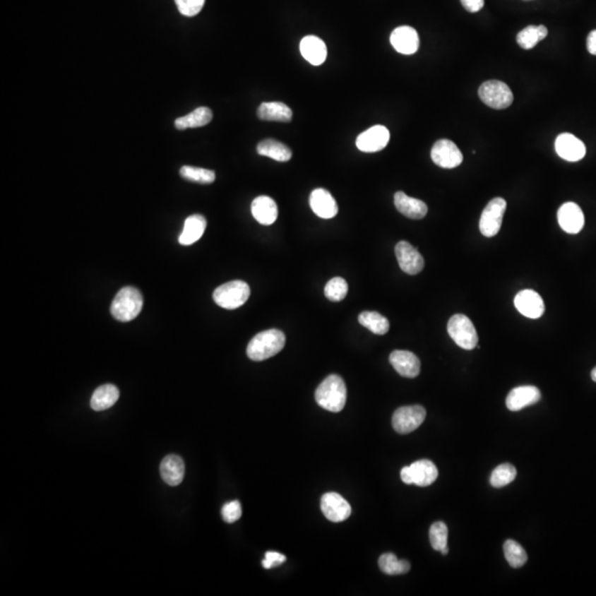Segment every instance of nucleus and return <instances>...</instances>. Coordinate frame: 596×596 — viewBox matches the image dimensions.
<instances>
[{
  "label": "nucleus",
  "mask_w": 596,
  "mask_h": 596,
  "mask_svg": "<svg viewBox=\"0 0 596 596\" xmlns=\"http://www.w3.org/2000/svg\"><path fill=\"white\" fill-rule=\"evenodd\" d=\"M251 211L254 219L263 225H273L278 219V205L268 196H260L253 200Z\"/></svg>",
  "instance_id": "23"
},
{
  "label": "nucleus",
  "mask_w": 596,
  "mask_h": 596,
  "mask_svg": "<svg viewBox=\"0 0 596 596\" xmlns=\"http://www.w3.org/2000/svg\"><path fill=\"white\" fill-rule=\"evenodd\" d=\"M390 364L400 376L415 378L421 371V362L413 352L407 350H394L390 354Z\"/></svg>",
  "instance_id": "20"
},
{
  "label": "nucleus",
  "mask_w": 596,
  "mask_h": 596,
  "mask_svg": "<svg viewBox=\"0 0 596 596\" xmlns=\"http://www.w3.org/2000/svg\"><path fill=\"white\" fill-rule=\"evenodd\" d=\"M242 515V508L238 501L225 503L222 507V517L225 523H232L239 520Z\"/></svg>",
  "instance_id": "39"
},
{
  "label": "nucleus",
  "mask_w": 596,
  "mask_h": 596,
  "mask_svg": "<svg viewBox=\"0 0 596 596\" xmlns=\"http://www.w3.org/2000/svg\"><path fill=\"white\" fill-rule=\"evenodd\" d=\"M321 511L328 520L341 523L352 515V506L342 496L337 493H327L321 497Z\"/></svg>",
  "instance_id": "12"
},
{
  "label": "nucleus",
  "mask_w": 596,
  "mask_h": 596,
  "mask_svg": "<svg viewBox=\"0 0 596 596\" xmlns=\"http://www.w3.org/2000/svg\"><path fill=\"white\" fill-rule=\"evenodd\" d=\"M207 227V220L201 215H190L186 219L184 230L179 237L181 245H191L201 239Z\"/></svg>",
  "instance_id": "26"
},
{
  "label": "nucleus",
  "mask_w": 596,
  "mask_h": 596,
  "mask_svg": "<svg viewBox=\"0 0 596 596\" xmlns=\"http://www.w3.org/2000/svg\"><path fill=\"white\" fill-rule=\"evenodd\" d=\"M460 3L468 13H475L483 9L485 0H460Z\"/></svg>",
  "instance_id": "41"
},
{
  "label": "nucleus",
  "mask_w": 596,
  "mask_h": 596,
  "mask_svg": "<svg viewBox=\"0 0 596 596\" xmlns=\"http://www.w3.org/2000/svg\"><path fill=\"white\" fill-rule=\"evenodd\" d=\"M506 209L507 203L503 198H494L490 200L483 210L479 220V230L484 237L493 238L501 231Z\"/></svg>",
  "instance_id": "8"
},
{
  "label": "nucleus",
  "mask_w": 596,
  "mask_h": 596,
  "mask_svg": "<svg viewBox=\"0 0 596 596\" xmlns=\"http://www.w3.org/2000/svg\"><path fill=\"white\" fill-rule=\"evenodd\" d=\"M178 11L186 17H193L203 11L205 0H174Z\"/></svg>",
  "instance_id": "38"
},
{
  "label": "nucleus",
  "mask_w": 596,
  "mask_h": 596,
  "mask_svg": "<svg viewBox=\"0 0 596 596\" xmlns=\"http://www.w3.org/2000/svg\"><path fill=\"white\" fill-rule=\"evenodd\" d=\"M439 476V470L434 463L429 460H421L405 466L401 470V479L407 485H417L427 487L432 485Z\"/></svg>",
  "instance_id": "7"
},
{
  "label": "nucleus",
  "mask_w": 596,
  "mask_h": 596,
  "mask_svg": "<svg viewBox=\"0 0 596 596\" xmlns=\"http://www.w3.org/2000/svg\"><path fill=\"white\" fill-rule=\"evenodd\" d=\"M379 566L380 570L388 576L405 574L411 568V564L407 560H399L393 554H382L379 559Z\"/></svg>",
  "instance_id": "32"
},
{
  "label": "nucleus",
  "mask_w": 596,
  "mask_h": 596,
  "mask_svg": "<svg viewBox=\"0 0 596 596\" xmlns=\"http://www.w3.org/2000/svg\"><path fill=\"white\" fill-rule=\"evenodd\" d=\"M541 392L535 386H521L511 390L506 399L508 410L513 412L520 411L525 407L536 405L540 401Z\"/></svg>",
  "instance_id": "17"
},
{
  "label": "nucleus",
  "mask_w": 596,
  "mask_h": 596,
  "mask_svg": "<svg viewBox=\"0 0 596 596\" xmlns=\"http://www.w3.org/2000/svg\"><path fill=\"white\" fill-rule=\"evenodd\" d=\"M447 331L455 344L465 350L476 348L478 344V335L474 323L463 314H456L451 317L447 323Z\"/></svg>",
  "instance_id": "5"
},
{
  "label": "nucleus",
  "mask_w": 596,
  "mask_h": 596,
  "mask_svg": "<svg viewBox=\"0 0 596 596\" xmlns=\"http://www.w3.org/2000/svg\"><path fill=\"white\" fill-rule=\"evenodd\" d=\"M558 221L564 232L576 234L584 227L583 211L576 203H564L559 209Z\"/></svg>",
  "instance_id": "18"
},
{
  "label": "nucleus",
  "mask_w": 596,
  "mask_h": 596,
  "mask_svg": "<svg viewBox=\"0 0 596 596\" xmlns=\"http://www.w3.org/2000/svg\"><path fill=\"white\" fill-rule=\"evenodd\" d=\"M556 152L566 162H578L583 160L586 154L585 145L574 135L564 133L556 139Z\"/></svg>",
  "instance_id": "14"
},
{
  "label": "nucleus",
  "mask_w": 596,
  "mask_h": 596,
  "mask_svg": "<svg viewBox=\"0 0 596 596\" xmlns=\"http://www.w3.org/2000/svg\"><path fill=\"white\" fill-rule=\"evenodd\" d=\"M119 391L113 384H104L97 388L92 395L91 407L95 411H104L117 403Z\"/></svg>",
  "instance_id": "29"
},
{
  "label": "nucleus",
  "mask_w": 596,
  "mask_h": 596,
  "mask_svg": "<svg viewBox=\"0 0 596 596\" xmlns=\"http://www.w3.org/2000/svg\"><path fill=\"white\" fill-rule=\"evenodd\" d=\"M286 561V556L284 554L274 552V551H268L266 554V559L263 560L262 566L264 568H272L275 566H280Z\"/></svg>",
  "instance_id": "40"
},
{
  "label": "nucleus",
  "mask_w": 596,
  "mask_h": 596,
  "mask_svg": "<svg viewBox=\"0 0 596 596\" xmlns=\"http://www.w3.org/2000/svg\"><path fill=\"white\" fill-rule=\"evenodd\" d=\"M447 538H448V529L443 521H437L433 523L429 529V542L434 550L440 551L442 554H448V546H447Z\"/></svg>",
  "instance_id": "33"
},
{
  "label": "nucleus",
  "mask_w": 596,
  "mask_h": 596,
  "mask_svg": "<svg viewBox=\"0 0 596 596\" xmlns=\"http://www.w3.org/2000/svg\"><path fill=\"white\" fill-rule=\"evenodd\" d=\"M586 47L590 54L596 56V30L591 31L586 39Z\"/></svg>",
  "instance_id": "42"
},
{
  "label": "nucleus",
  "mask_w": 596,
  "mask_h": 596,
  "mask_svg": "<svg viewBox=\"0 0 596 596\" xmlns=\"http://www.w3.org/2000/svg\"><path fill=\"white\" fill-rule=\"evenodd\" d=\"M515 306L519 313L528 318H540L544 313V303L541 296L532 290H523L515 297Z\"/></svg>",
  "instance_id": "16"
},
{
  "label": "nucleus",
  "mask_w": 596,
  "mask_h": 596,
  "mask_svg": "<svg viewBox=\"0 0 596 596\" xmlns=\"http://www.w3.org/2000/svg\"><path fill=\"white\" fill-rule=\"evenodd\" d=\"M547 36H548V28L546 25H528L517 35V43L520 48L530 50L543 39H546Z\"/></svg>",
  "instance_id": "30"
},
{
  "label": "nucleus",
  "mask_w": 596,
  "mask_h": 596,
  "mask_svg": "<svg viewBox=\"0 0 596 596\" xmlns=\"http://www.w3.org/2000/svg\"><path fill=\"white\" fill-rule=\"evenodd\" d=\"M390 42L399 54L407 56L415 54L419 50V35L415 28L409 25H402L394 29L390 37Z\"/></svg>",
  "instance_id": "15"
},
{
  "label": "nucleus",
  "mask_w": 596,
  "mask_h": 596,
  "mask_svg": "<svg viewBox=\"0 0 596 596\" xmlns=\"http://www.w3.org/2000/svg\"><path fill=\"white\" fill-rule=\"evenodd\" d=\"M478 95L484 104L494 109H505L513 102V94L509 86L501 81L491 80L482 84Z\"/></svg>",
  "instance_id": "6"
},
{
  "label": "nucleus",
  "mask_w": 596,
  "mask_h": 596,
  "mask_svg": "<svg viewBox=\"0 0 596 596\" xmlns=\"http://www.w3.org/2000/svg\"><path fill=\"white\" fill-rule=\"evenodd\" d=\"M358 321L376 335H386L390 329L389 321L376 311H364L359 315Z\"/></svg>",
  "instance_id": "31"
},
{
  "label": "nucleus",
  "mask_w": 596,
  "mask_h": 596,
  "mask_svg": "<svg viewBox=\"0 0 596 596\" xmlns=\"http://www.w3.org/2000/svg\"><path fill=\"white\" fill-rule=\"evenodd\" d=\"M431 158L439 167L452 169L460 166L464 160L462 152L450 139H440L431 150Z\"/></svg>",
  "instance_id": "10"
},
{
  "label": "nucleus",
  "mask_w": 596,
  "mask_h": 596,
  "mask_svg": "<svg viewBox=\"0 0 596 596\" xmlns=\"http://www.w3.org/2000/svg\"><path fill=\"white\" fill-rule=\"evenodd\" d=\"M503 552H505L506 560L511 568H521L528 560L525 549L517 541L511 540V539L506 541L503 544Z\"/></svg>",
  "instance_id": "34"
},
{
  "label": "nucleus",
  "mask_w": 596,
  "mask_h": 596,
  "mask_svg": "<svg viewBox=\"0 0 596 596\" xmlns=\"http://www.w3.org/2000/svg\"><path fill=\"white\" fill-rule=\"evenodd\" d=\"M348 294V284L341 278H334L325 286V295L331 302H340Z\"/></svg>",
  "instance_id": "37"
},
{
  "label": "nucleus",
  "mask_w": 596,
  "mask_h": 596,
  "mask_svg": "<svg viewBox=\"0 0 596 596\" xmlns=\"http://www.w3.org/2000/svg\"><path fill=\"white\" fill-rule=\"evenodd\" d=\"M591 378H592V380H593L594 382H596V366H595V368H594L593 370H592Z\"/></svg>",
  "instance_id": "43"
},
{
  "label": "nucleus",
  "mask_w": 596,
  "mask_h": 596,
  "mask_svg": "<svg viewBox=\"0 0 596 596\" xmlns=\"http://www.w3.org/2000/svg\"><path fill=\"white\" fill-rule=\"evenodd\" d=\"M213 119V111L209 107H198L186 117H179L174 121V126L179 131L187 129H196L209 124Z\"/></svg>",
  "instance_id": "28"
},
{
  "label": "nucleus",
  "mask_w": 596,
  "mask_h": 596,
  "mask_svg": "<svg viewBox=\"0 0 596 596\" xmlns=\"http://www.w3.org/2000/svg\"><path fill=\"white\" fill-rule=\"evenodd\" d=\"M143 309V296L135 287L121 288L111 305L114 318L119 321H131L138 316Z\"/></svg>",
  "instance_id": "3"
},
{
  "label": "nucleus",
  "mask_w": 596,
  "mask_h": 596,
  "mask_svg": "<svg viewBox=\"0 0 596 596\" xmlns=\"http://www.w3.org/2000/svg\"><path fill=\"white\" fill-rule=\"evenodd\" d=\"M160 474L168 485L178 486L185 476V463L177 455H168L160 464Z\"/></svg>",
  "instance_id": "24"
},
{
  "label": "nucleus",
  "mask_w": 596,
  "mask_h": 596,
  "mask_svg": "<svg viewBox=\"0 0 596 596\" xmlns=\"http://www.w3.org/2000/svg\"><path fill=\"white\" fill-rule=\"evenodd\" d=\"M251 290L243 280H231L215 288L213 299L225 309H237L244 305L250 297Z\"/></svg>",
  "instance_id": "4"
},
{
  "label": "nucleus",
  "mask_w": 596,
  "mask_h": 596,
  "mask_svg": "<svg viewBox=\"0 0 596 596\" xmlns=\"http://www.w3.org/2000/svg\"><path fill=\"white\" fill-rule=\"evenodd\" d=\"M394 205L400 213L415 220L423 219L427 213V203L422 200L409 197L403 191H398L394 195Z\"/></svg>",
  "instance_id": "21"
},
{
  "label": "nucleus",
  "mask_w": 596,
  "mask_h": 596,
  "mask_svg": "<svg viewBox=\"0 0 596 596\" xmlns=\"http://www.w3.org/2000/svg\"><path fill=\"white\" fill-rule=\"evenodd\" d=\"M180 176L192 182L198 184H213L215 180V174L213 170L205 169V168L192 167V166H184L180 169Z\"/></svg>",
  "instance_id": "36"
},
{
  "label": "nucleus",
  "mask_w": 596,
  "mask_h": 596,
  "mask_svg": "<svg viewBox=\"0 0 596 596\" xmlns=\"http://www.w3.org/2000/svg\"><path fill=\"white\" fill-rule=\"evenodd\" d=\"M395 256L400 268L409 275H417L424 268V258L421 253L407 241L395 245Z\"/></svg>",
  "instance_id": "11"
},
{
  "label": "nucleus",
  "mask_w": 596,
  "mask_h": 596,
  "mask_svg": "<svg viewBox=\"0 0 596 596\" xmlns=\"http://www.w3.org/2000/svg\"><path fill=\"white\" fill-rule=\"evenodd\" d=\"M315 399L323 409L334 413L340 412L347 401V388L344 380L337 374L327 376L317 388Z\"/></svg>",
  "instance_id": "2"
},
{
  "label": "nucleus",
  "mask_w": 596,
  "mask_h": 596,
  "mask_svg": "<svg viewBox=\"0 0 596 596\" xmlns=\"http://www.w3.org/2000/svg\"><path fill=\"white\" fill-rule=\"evenodd\" d=\"M389 141V129L382 125H376L359 135L356 145L362 152L376 153L386 148Z\"/></svg>",
  "instance_id": "13"
},
{
  "label": "nucleus",
  "mask_w": 596,
  "mask_h": 596,
  "mask_svg": "<svg viewBox=\"0 0 596 596\" xmlns=\"http://www.w3.org/2000/svg\"><path fill=\"white\" fill-rule=\"evenodd\" d=\"M427 417V411L421 405L401 407L394 412L392 427L400 434H407L421 427Z\"/></svg>",
  "instance_id": "9"
},
{
  "label": "nucleus",
  "mask_w": 596,
  "mask_h": 596,
  "mask_svg": "<svg viewBox=\"0 0 596 596\" xmlns=\"http://www.w3.org/2000/svg\"><path fill=\"white\" fill-rule=\"evenodd\" d=\"M258 154L261 156L268 157L276 162H285L292 158L291 149L283 143L278 142L275 139H266L258 143L256 147Z\"/></svg>",
  "instance_id": "27"
},
{
  "label": "nucleus",
  "mask_w": 596,
  "mask_h": 596,
  "mask_svg": "<svg viewBox=\"0 0 596 596\" xmlns=\"http://www.w3.org/2000/svg\"><path fill=\"white\" fill-rule=\"evenodd\" d=\"M301 54L313 66H321L327 58L326 43L316 36H306L302 39Z\"/></svg>",
  "instance_id": "22"
},
{
  "label": "nucleus",
  "mask_w": 596,
  "mask_h": 596,
  "mask_svg": "<svg viewBox=\"0 0 596 596\" xmlns=\"http://www.w3.org/2000/svg\"><path fill=\"white\" fill-rule=\"evenodd\" d=\"M309 205L315 215L321 219H331L338 213L336 200L326 189L318 188L314 190L309 197Z\"/></svg>",
  "instance_id": "19"
},
{
  "label": "nucleus",
  "mask_w": 596,
  "mask_h": 596,
  "mask_svg": "<svg viewBox=\"0 0 596 596\" xmlns=\"http://www.w3.org/2000/svg\"><path fill=\"white\" fill-rule=\"evenodd\" d=\"M285 335L278 329L261 331L249 342L246 354L253 362H263L278 354L285 346Z\"/></svg>",
  "instance_id": "1"
},
{
  "label": "nucleus",
  "mask_w": 596,
  "mask_h": 596,
  "mask_svg": "<svg viewBox=\"0 0 596 596\" xmlns=\"http://www.w3.org/2000/svg\"><path fill=\"white\" fill-rule=\"evenodd\" d=\"M517 476V470L509 463L497 466L490 476V485L495 488H501L513 483Z\"/></svg>",
  "instance_id": "35"
},
{
  "label": "nucleus",
  "mask_w": 596,
  "mask_h": 596,
  "mask_svg": "<svg viewBox=\"0 0 596 596\" xmlns=\"http://www.w3.org/2000/svg\"><path fill=\"white\" fill-rule=\"evenodd\" d=\"M293 112L282 102H264L258 109V117L262 121H291Z\"/></svg>",
  "instance_id": "25"
}]
</instances>
